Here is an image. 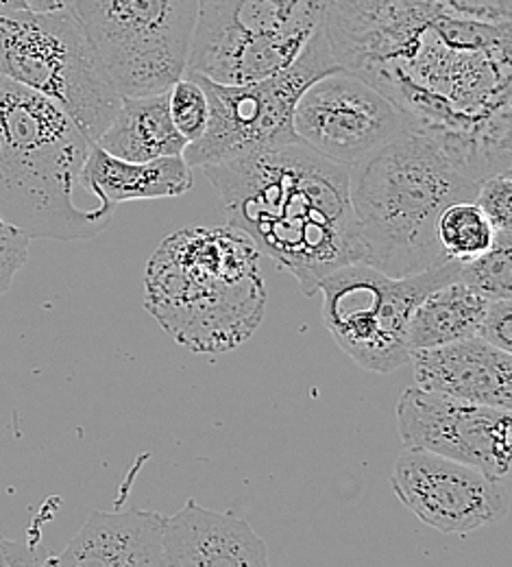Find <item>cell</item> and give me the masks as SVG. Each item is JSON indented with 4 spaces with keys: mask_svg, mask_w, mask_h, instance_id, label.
Returning <instances> with one entry per match:
<instances>
[{
    "mask_svg": "<svg viewBox=\"0 0 512 567\" xmlns=\"http://www.w3.org/2000/svg\"><path fill=\"white\" fill-rule=\"evenodd\" d=\"M343 71L375 85L412 127L471 144L511 173V20L439 0H330Z\"/></svg>",
    "mask_w": 512,
    "mask_h": 567,
    "instance_id": "cell-1",
    "label": "cell"
},
{
    "mask_svg": "<svg viewBox=\"0 0 512 567\" xmlns=\"http://www.w3.org/2000/svg\"><path fill=\"white\" fill-rule=\"evenodd\" d=\"M203 173L219 193L227 225L294 276L305 297H314L332 271L363 260L349 168L303 142L208 164Z\"/></svg>",
    "mask_w": 512,
    "mask_h": 567,
    "instance_id": "cell-2",
    "label": "cell"
},
{
    "mask_svg": "<svg viewBox=\"0 0 512 567\" xmlns=\"http://www.w3.org/2000/svg\"><path fill=\"white\" fill-rule=\"evenodd\" d=\"M498 171L471 144L406 130L349 168V197L363 262L406 278L447 262L437 240L440 213L473 202Z\"/></svg>",
    "mask_w": 512,
    "mask_h": 567,
    "instance_id": "cell-3",
    "label": "cell"
},
{
    "mask_svg": "<svg viewBox=\"0 0 512 567\" xmlns=\"http://www.w3.org/2000/svg\"><path fill=\"white\" fill-rule=\"evenodd\" d=\"M264 303L260 251L231 225L175 231L148 262L145 308L195 352L242 346L258 330Z\"/></svg>",
    "mask_w": 512,
    "mask_h": 567,
    "instance_id": "cell-4",
    "label": "cell"
},
{
    "mask_svg": "<svg viewBox=\"0 0 512 567\" xmlns=\"http://www.w3.org/2000/svg\"><path fill=\"white\" fill-rule=\"evenodd\" d=\"M92 144L58 101L0 74V218L31 240L101 234L116 206L74 202Z\"/></svg>",
    "mask_w": 512,
    "mask_h": 567,
    "instance_id": "cell-5",
    "label": "cell"
},
{
    "mask_svg": "<svg viewBox=\"0 0 512 567\" xmlns=\"http://www.w3.org/2000/svg\"><path fill=\"white\" fill-rule=\"evenodd\" d=\"M0 74L58 101L92 142L121 105L73 7L0 9Z\"/></svg>",
    "mask_w": 512,
    "mask_h": 567,
    "instance_id": "cell-6",
    "label": "cell"
},
{
    "mask_svg": "<svg viewBox=\"0 0 512 567\" xmlns=\"http://www.w3.org/2000/svg\"><path fill=\"white\" fill-rule=\"evenodd\" d=\"M336 71L343 69L323 24L289 69L267 79L224 85L197 72H184L201 83L210 105L208 127L199 141L184 148V159L190 168H203L238 155L301 142L293 127L296 101L316 79Z\"/></svg>",
    "mask_w": 512,
    "mask_h": 567,
    "instance_id": "cell-7",
    "label": "cell"
},
{
    "mask_svg": "<svg viewBox=\"0 0 512 567\" xmlns=\"http://www.w3.org/2000/svg\"><path fill=\"white\" fill-rule=\"evenodd\" d=\"M327 7L330 0H201L186 71L224 85L284 71L325 24Z\"/></svg>",
    "mask_w": 512,
    "mask_h": 567,
    "instance_id": "cell-8",
    "label": "cell"
},
{
    "mask_svg": "<svg viewBox=\"0 0 512 567\" xmlns=\"http://www.w3.org/2000/svg\"><path fill=\"white\" fill-rule=\"evenodd\" d=\"M458 260L428 271L393 278L366 262H352L325 276L323 321L336 346L370 373H390L410 362L408 321L417 303L445 284L456 282Z\"/></svg>",
    "mask_w": 512,
    "mask_h": 567,
    "instance_id": "cell-9",
    "label": "cell"
},
{
    "mask_svg": "<svg viewBox=\"0 0 512 567\" xmlns=\"http://www.w3.org/2000/svg\"><path fill=\"white\" fill-rule=\"evenodd\" d=\"M201 0H74L121 96L168 90L184 76Z\"/></svg>",
    "mask_w": 512,
    "mask_h": 567,
    "instance_id": "cell-10",
    "label": "cell"
},
{
    "mask_svg": "<svg viewBox=\"0 0 512 567\" xmlns=\"http://www.w3.org/2000/svg\"><path fill=\"white\" fill-rule=\"evenodd\" d=\"M293 127L305 146L352 168L412 123L363 76L336 71L316 79L301 94Z\"/></svg>",
    "mask_w": 512,
    "mask_h": 567,
    "instance_id": "cell-11",
    "label": "cell"
},
{
    "mask_svg": "<svg viewBox=\"0 0 512 567\" xmlns=\"http://www.w3.org/2000/svg\"><path fill=\"white\" fill-rule=\"evenodd\" d=\"M397 425L410 450H426L478 467L495 481H509L511 411L506 409L410 386L397 402Z\"/></svg>",
    "mask_w": 512,
    "mask_h": 567,
    "instance_id": "cell-12",
    "label": "cell"
},
{
    "mask_svg": "<svg viewBox=\"0 0 512 567\" xmlns=\"http://www.w3.org/2000/svg\"><path fill=\"white\" fill-rule=\"evenodd\" d=\"M390 489L410 513L445 535H469L509 511L506 483L426 450L406 447L397 456Z\"/></svg>",
    "mask_w": 512,
    "mask_h": 567,
    "instance_id": "cell-13",
    "label": "cell"
},
{
    "mask_svg": "<svg viewBox=\"0 0 512 567\" xmlns=\"http://www.w3.org/2000/svg\"><path fill=\"white\" fill-rule=\"evenodd\" d=\"M417 386L512 411V355L478 337L410 354Z\"/></svg>",
    "mask_w": 512,
    "mask_h": 567,
    "instance_id": "cell-14",
    "label": "cell"
},
{
    "mask_svg": "<svg viewBox=\"0 0 512 567\" xmlns=\"http://www.w3.org/2000/svg\"><path fill=\"white\" fill-rule=\"evenodd\" d=\"M164 559L170 567H264L269 550L242 517L188 499L164 522Z\"/></svg>",
    "mask_w": 512,
    "mask_h": 567,
    "instance_id": "cell-15",
    "label": "cell"
},
{
    "mask_svg": "<svg viewBox=\"0 0 512 567\" xmlns=\"http://www.w3.org/2000/svg\"><path fill=\"white\" fill-rule=\"evenodd\" d=\"M164 522L155 511H96L51 566L164 567Z\"/></svg>",
    "mask_w": 512,
    "mask_h": 567,
    "instance_id": "cell-16",
    "label": "cell"
},
{
    "mask_svg": "<svg viewBox=\"0 0 512 567\" xmlns=\"http://www.w3.org/2000/svg\"><path fill=\"white\" fill-rule=\"evenodd\" d=\"M81 188L98 204L181 197L192 188V168L184 155H164L148 162H127L92 144L81 171Z\"/></svg>",
    "mask_w": 512,
    "mask_h": 567,
    "instance_id": "cell-17",
    "label": "cell"
},
{
    "mask_svg": "<svg viewBox=\"0 0 512 567\" xmlns=\"http://www.w3.org/2000/svg\"><path fill=\"white\" fill-rule=\"evenodd\" d=\"M105 153L127 159L148 162L164 155H181L188 142L175 130L168 110V90L143 94V96H121V105L96 138Z\"/></svg>",
    "mask_w": 512,
    "mask_h": 567,
    "instance_id": "cell-18",
    "label": "cell"
},
{
    "mask_svg": "<svg viewBox=\"0 0 512 567\" xmlns=\"http://www.w3.org/2000/svg\"><path fill=\"white\" fill-rule=\"evenodd\" d=\"M491 299L456 280L428 292L410 315V350L439 348L453 341L476 337V330Z\"/></svg>",
    "mask_w": 512,
    "mask_h": 567,
    "instance_id": "cell-19",
    "label": "cell"
},
{
    "mask_svg": "<svg viewBox=\"0 0 512 567\" xmlns=\"http://www.w3.org/2000/svg\"><path fill=\"white\" fill-rule=\"evenodd\" d=\"M437 240L447 260L467 262L491 249L495 227L476 202H456L440 213Z\"/></svg>",
    "mask_w": 512,
    "mask_h": 567,
    "instance_id": "cell-20",
    "label": "cell"
},
{
    "mask_svg": "<svg viewBox=\"0 0 512 567\" xmlns=\"http://www.w3.org/2000/svg\"><path fill=\"white\" fill-rule=\"evenodd\" d=\"M458 280L487 299H512V229H498L489 251L460 262Z\"/></svg>",
    "mask_w": 512,
    "mask_h": 567,
    "instance_id": "cell-21",
    "label": "cell"
},
{
    "mask_svg": "<svg viewBox=\"0 0 512 567\" xmlns=\"http://www.w3.org/2000/svg\"><path fill=\"white\" fill-rule=\"evenodd\" d=\"M168 110L175 130L188 142L199 141L208 127L210 105L201 83L188 74L168 87Z\"/></svg>",
    "mask_w": 512,
    "mask_h": 567,
    "instance_id": "cell-22",
    "label": "cell"
},
{
    "mask_svg": "<svg viewBox=\"0 0 512 567\" xmlns=\"http://www.w3.org/2000/svg\"><path fill=\"white\" fill-rule=\"evenodd\" d=\"M478 208L487 214L491 225L498 229H512V179L511 173H495L480 182L476 199Z\"/></svg>",
    "mask_w": 512,
    "mask_h": 567,
    "instance_id": "cell-23",
    "label": "cell"
},
{
    "mask_svg": "<svg viewBox=\"0 0 512 567\" xmlns=\"http://www.w3.org/2000/svg\"><path fill=\"white\" fill-rule=\"evenodd\" d=\"M31 238L0 218V299L29 258Z\"/></svg>",
    "mask_w": 512,
    "mask_h": 567,
    "instance_id": "cell-24",
    "label": "cell"
},
{
    "mask_svg": "<svg viewBox=\"0 0 512 567\" xmlns=\"http://www.w3.org/2000/svg\"><path fill=\"white\" fill-rule=\"evenodd\" d=\"M476 337L504 350H512V299H491Z\"/></svg>",
    "mask_w": 512,
    "mask_h": 567,
    "instance_id": "cell-25",
    "label": "cell"
},
{
    "mask_svg": "<svg viewBox=\"0 0 512 567\" xmlns=\"http://www.w3.org/2000/svg\"><path fill=\"white\" fill-rule=\"evenodd\" d=\"M53 557L38 553L33 546L0 537V567L4 566H51Z\"/></svg>",
    "mask_w": 512,
    "mask_h": 567,
    "instance_id": "cell-26",
    "label": "cell"
},
{
    "mask_svg": "<svg viewBox=\"0 0 512 567\" xmlns=\"http://www.w3.org/2000/svg\"><path fill=\"white\" fill-rule=\"evenodd\" d=\"M74 0H27L29 9H35V11H51V9H64V7H71Z\"/></svg>",
    "mask_w": 512,
    "mask_h": 567,
    "instance_id": "cell-27",
    "label": "cell"
},
{
    "mask_svg": "<svg viewBox=\"0 0 512 567\" xmlns=\"http://www.w3.org/2000/svg\"><path fill=\"white\" fill-rule=\"evenodd\" d=\"M27 0H0V9H27Z\"/></svg>",
    "mask_w": 512,
    "mask_h": 567,
    "instance_id": "cell-28",
    "label": "cell"
}]
</instances>
